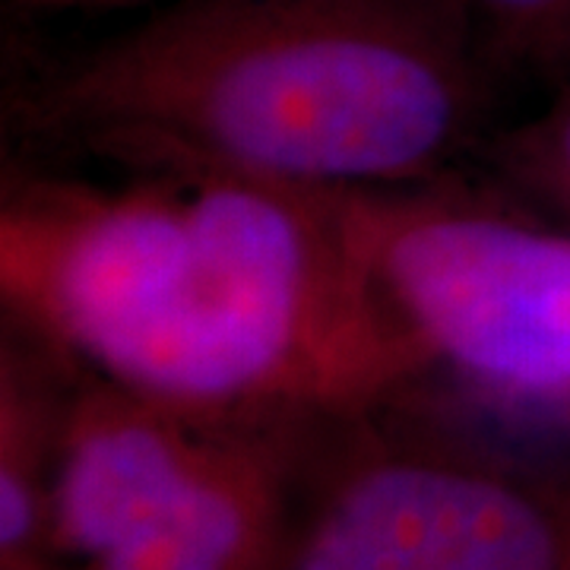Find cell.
I'll list each match as a JSON object with an SVG mask.
<instances>
[{"instance_id":"3","label":"cell","mask_w":570,"mask_h":570,"mask_svg":"<svg viewBox=\"0 0 570 570\" xmlns=\"http://www.w3.org/2000/svg\"><path fill=\"white\" fill-rule=\"evenodd\" d=\"M324 194L431 365L489 403L570 409V238L438 181Z\"/></svg>"},{"instance_id":"1","label":"cell","mask_w":570,"mask_h":570,"mask_svg":"<svg viewBox=\"0 0 570 570\" xmlns=\"http://www.w3.org/2000/svg\"><path fill=\"white\" fill-rule=\"evenodd\" d=\"M0 292L67 367L197 412H362L434 367L330 197L288 184H10Z\"/></svg>"},{"instance_id":"2","label":"cell","mask_w":570,"mask_h":570,"mask_svg":"<svg viewBox=\"0 0 570 570\" xmlns=\"http://www.w3.org/2000/svg\"><path fill=\"white\" fill-rule=\"evenodd\" d=\"M450 0H178L17 96L36 140L153 178L441 181L485 80Z\"/></svg>"},{"instance_id":"5","label":"cell","mask_w":570,"mask_h":570,"mask_svg":"<svg viewBox=\"0 0 570 570\" xmlns=\"http://www.w3.org/2000/svg\"><path fill=\"white\" fill-rule=\"evenodd\" d=\"M276 415H213L190 460L142 504L92 570H261L273 479L247 434Z\"/></svg>"},{"instance_id":"8","label":"cell","mask_w":570,"mask_h":570,"mask_svg":"<svg viewBox=\"0 0 570 570\" xmlns=\"http://www.w3.org/2000/svg\"><path fill=\"white\" fill-rule=\"evenodd\" d=\"M32 3H51V7H108V3H127V0H32Z\"/></svg>"},{"instance_id":"4","label":"cell","mask_w":570,"mask_h":570,"mask_svg":"<svg viewBox=\"0 0 570 570\" xmlns=\"http://www.w3.org/2000/svg\"><path fill=\"white\" fill-rule=\"evenodd\" d=\"M564 542L530 491L491 469L403 453L330 491L285 570H561Z\"/></svg>"},{"instance_id":"6","label":"cell","mask_w":570,"mask_h":570,"mask_svg":"<svg viewBox=\"0 0 570 570\" xmlns=\"http://www.w3.org/2000/svg\"><path fill=\"white\" fill-rule=\"evenodd\" d=\"M489 163L508 181L527 190H549L570 200V105L549 121L494 137Z\"/></svg>"},{"instance_id":"7","label":"cell","mask_w":570,"mask_h":570,"mask_svg":"<svg viewBox=\"0 0 570 570\" xmlns=\"http://www.w3.org/2000/svg\"><path fill=\"white\" fill-rule=\"evenodd\" d=\"M460 17L482 26L491 41L513 48L542 45L570 20V0H450Z\"/></svg>"}]
</instances>
